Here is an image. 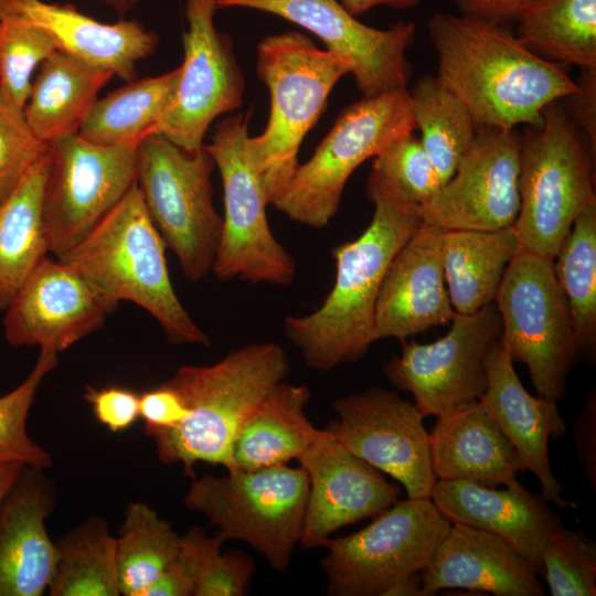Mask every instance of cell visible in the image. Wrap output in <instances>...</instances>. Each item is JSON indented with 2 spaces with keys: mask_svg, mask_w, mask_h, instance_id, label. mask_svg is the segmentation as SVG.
<instances>
[{
  "mask_svg": "<svg viewBox=\"0 0 596 596\" xmlns=\"http://www.w3.org/2000/svg\"><path fill=\"white\" fill-rule=\"evenodd\" d=\"M427 30L437 52V79L478 127H539L549 104L579 88L560 64L536 55L503 24L437 12Z\"/></svg>",
  "mask_w": 596,
  "mask_h": 596,
  "instance_id": "obj_1",
  "label": "cell"
},
{
  "mask_svg": "<svg viewBox=\"0 0 596 596\" xmlns=\"http://www.w3.org/2000/svg\"><path fill=\"white\" fill-rule=\"evenodd\" d=\"M368 194L374 204L372 221L356 240L333 248L337 274L331 291L312 313L285 319L286 338L317 371L355 362L376 341L375 305L386 269L423 224L416 206L371 175Z\"/></svg>",
  "mask_w": 596,
  "mask_h": 596,
  "instance_id": "obj_2",
  "label": "cell"
},
{
  "mask_svg": "<svg viewBox=\"0 0 596 596\" xmlns=\"http://www.w3.org/2000/svg\"><path fill=\"white\" fill-rule=\"evenodd\" d=\"M288 371L285 351L275 342L251 343L211 365L179 368L168 383L188 414L174 428L148 435L159 459L181 464L192 479L200 461L230 470L238 428Z\"/></svg>",
  "mask_w": 596,
  "mask_h": 596,
  "instance_id": "obj_3",
  "label": "cell"
},
{
  "mask_svg": "<svg viewBox=\"0 0 596 596\" xmlns=\"http://www.w3.org/2000/svg\"><path fill=\"white\" fill-rule=\"evenodd\" d=\"M164 249L135 182L62 260L113 302L131 301L148 311L171 343L210 347L173 289Z\"/></svg>",
  "mask_w": 596,
  "mask_h": 596,
  "instance_id": "obj_4",
  "label": "cell"
},
{
  "mask_svg": "<svg viewBox=\"0 0 596 596\" xmlns=\"http://www.w3.org/2000/svg\"><path fill=\"white\" fill-rule=\"evenodd\" d=\"M350 72L344 58L297 31L266 36L258 44L257 73L269 89L270 114L264 132L248 138V149L269 204L297 169L301 141L330 92Z\"/></svg>",
  "mask_w": 596,
  "mask_h": 596,
  "instance_id": "obj_5",
  "label": "cell"
},
{
  "mask_svg": "<svg viewBox=\"0 0 596 596\" xmlns=\"http://www.w3.org/2000/svg\"><path fill=\"white\" fill-rule=\"evenodd\" d=\"M520 136L519 251L554 259L575 220L596 203L592 167L573 118L553 102Z\"/></svg>",
  "mask_w": 596,
  "mask_h": 596,
  "instance_id": "obj_6",
  "label": "cell"
},
{
  "mask_svg": "<svg viewBox=\"0 0 596 596\" xmlns=\"http://www.w3.org/2000/svg\"><path fill=\"white\" fill-rule=\"evenodd\" d=\"M308 489L301 467L234 468L194 477L183 501L219 528L223 542L244 541L285 572L301 539Z\"/></svg>",
  "mask_w": 596,
  "mask_h": 596,
  "instance_id": "obj_7",
  "label": "cell"
},
{
  "mask_svg": "<svg viewBox=\"0 0 596 596\" xmlns=\"http://www.w3.org/2000/svg\"><path fill=\"white\" fill-rule=\"evenodd\" d=\"M216 168L203 146L189 152L159 134L137 148L136 182L147 212L184 277L200 281L212 272L222 231L213 205Z\"/></svg>",
  "mask_w": 596,
  "mask_h": 596,
  "instance_id": "obj_8",
  "label": "cell"
},
{
  "mask_svg": "<svg viewBox=\"0 0 596 596\" xmlns=\"http://www.w3.org/2000/svg\"><path fill=\"white\" fill-rule=\"evenodd\" d=\"M415 128L406 87L363 97L339 116L312 157L298 164L272 204L291 221L326 227L339 209L352 172Z\"/></svg>",
  "mask_w": 596,
  "mask_h": 596,
  "instance_id": "obj_9",
  "label": "cell"
},
{
  "mask_svg": "<svg viewBox=\"0 0 596 596\" xmlns=\"http://www.w3.org/2000/svg\"><path fill=\"white\" fill-rule=\"evenodd\" d=\"M248 119L233 115L216 124L204 146L220 170L224 216L212 272L220 280L289 286L296 262L275 238L268 225L269 204L248 149Z\"/></svg>",
  "mask_w": 596,
  "mask_h": 596,
  "instance_id": "obj_10",
  "label": "cell"
},
{
  "mask_svg": "<svg viewBox=\"0 0 596 596\" xmlns=\"http://www.w3.org/2000/svg\"><path fill=\"white\" fill-rule=\"evenodd\" d=\"M451 526L430 498H407L374 517L362 530L328 538L321 562L332 596H393L421 573Z\"/></svg>",
  "mask_w": 596,
  "mask_h": 596,
  "instance_id": "obj_11",
  "label": "cell"
},
{
  "mask_svg": "<svg viewBox=\"0 0 596 596\" xmlns=\"http://www.w3.org/2000/svg\"><path fill=\"white\" fill-rule=\"evenodd\" d=\"M553 262L519 251L505 268L494 304L512 361L525 364L539 396L558 402L577 350Z\"/></svg>",
  "mask_w": 596,
  "mask_h": 596,
  "instance_id": "obj_12",
  "label": "cell"
},
{
  "mask_svg": "<svg viewBox=\"0 0 596 596\" xmlns=\"http://www.w3.org/2000/svg\"><path fill=\"white\" fill-rule=\"evenodd\" d=\"M138 145H98L77 134L50 143L43 219L50 253L64 259L136 182Z\"/></svg>",
  "mask_w": 596,
  "mask_h": 596,
  "instance_id": "obj_13",
  "label": "cell"
},
{
  "mask_svg": "<svg viewBox=\"0 0 596 596\" xmlns=\"http://www.w3.org/2000/svg\"><path fill=\"white\" fill-rule=\"evenodd\" d=\"M502 337L498 308L490 302L457 313L446 336L430 343L402 342L401 355L384 365L387 381L409 392L425 416L441 417L479 401L487 387L486 358Z\"/></svg>",
  "mask_w": 596,
  "mask_h": 596,
  "instance_id": "obj_14",
  "label": "cell"
},
{
  "mask_svg": "<svg viewBox=\"0 0 596 596\" xmlns=\"http://www.w3.org/2000/svg\"><path fill=\"white\" fill-rule=\"evenodd\" d=\"M215 0H185L188 29L179 84L166 115L151 134L180 148L201 149L210 125L241 107L245 82L228 35L215 29ZM150 134V135H151Z\"/></svg>",
  "mask_w": 596,
  "mask_h": 596,
  "instance_id": "obj_15",
  "label": "cell"
},
{
  "mask_svg": "<svg viewBox=\"0 0 596 596\" xmlns=\"http://www.w3.org/2000/svg\"><path fill=\"white\" fill-rule=\"evenodd\" d=\"M327 430L350 453L397 480L407 498H430L436 482L429 436L415 404L395 391L371 387L333 403Z\"/></svg>",
  "mask_w": 596,
  "mask_h": 596,
  "instance_id": "obj_16",
  "label": "cell"
},
{
  "mask_svg": "<svg viewBox=\"0 0 596 596\" xmlns=\"http://www.w3.org/2000/svg\"><path fill=\"white\" fill-rule=\"evenodd\" d=\"M216 8L267 12L317 35L327 50L344 58L363 97H375L407 85L406 50L416 25L400 21L374 29L358 21L338 0H215Z\"/></svg>",
  "mask_w": 596,
  "mask_h": 596,
  "instance_id": "obj_17",
  "label": "cell"
},
{
  "mask_svg": "<svg viewBox=\"0 0 596 596\" xmlns=\"http://www.w3.org/2000/svg\"><path fill=\"white\" fill-rule=\"evenodd\" d=\"M520 146L514 129L478 127L454 175L417 207L423 222L475 231L513 225L520 207Z\"/></svg>",
  "mask_w": 596,
  "mask_h": 596,
  "instance_id": "obj_18",
  "label": "cell"
},
{
  "mask_svg": "<svg viewBox=\"0 0 596 596\" xmlns=\"http://www.w3.org/2000/svg\"><path fill=\"white\" fill-rule=\"evenodd\" d=\"M117 306L70 263L46 256L6 308L4 337L15 348L60 353L100 329Z\"/></svg>",
  "mask_w": 596,
  "mask_h": 596,
  "instance_id": "obj_19",
  "label": "cell"
},
{
  "mask_svg": "<svg viewBox=\"0 0 596 596\" xmlns=\"http://www.w3.org/2000/svg\"><path fill=\"white\" fill-rule=\"evenodd\" d=\"M309 480L300 542L322 546L330 535L360 520L374 518L400 497L401 487L319 429L298 459Z\"/></svg>",
  "mask_w": 596,
  "mask_h": 596,
  "instance_id": "obj_20",
  "label": "cell"
},
{
  "mask_svg": "<svg viewBox=\"0 0 596 596\" xmlns=\"http://www.w3.org/2000/svg\"><path fill=\"white\" fill-rule=\"evenodd\" d=\"M446 228L424 223L391 260L376 305L375 339L401 342L450 322L453 308L443 263Z\"/></svg>",
  "mask_w": 596,
  "mask_h": 596,
  "instance_id": "obj_21",
  "label": "cell"
},
{
  "mask_svg": "<svg viewBox=\"0 0 596 596\" xmlns=\"http://www.w3.org/2000/svg\"><path fill=\"white\" fill-rule=\"evenodd\" d=\"M487 387L479 398L488 415L513 445L525 469L541 485V494L560 508H576L562 498V485L552 472L549 459L550 438H560L566 425L557 402L531 395L522 385L502 337L486 358Z\"/></svg>",
  "mask_w": 596,
  "mask_h": 596,
  "instance_id": "obj_22",
  "label": "cell"
},
{
  "mask_svg": "<svg viewBox=\"0 0 596 596\" xmlns=\"http://www.w3.org/2000/svg\"><path fill=\"white\" fill-rule=\"evenodd\" d=\"M430 500L451 523L489 531L510 544L539 571L560 517L542 494L533 493L517 479L505 489L483 487L468 480H436Z\"/></svg>",
  "mask_w": 596,
  "mask_h": 596,
  "instance_id": "obj_23",
  "label": "cell"
},
{
  "mask_svg": "<svg viewBox=\"0 0 596 596\" xmlns=\"http://www.w3.org/2000/svg\"><path fill=\"white\" fill-rule=\"evenodd\" d=\"M538 568L500 536L451 523L433 557L421 571L425 596L466 588L496 596H543Z\"/></svg>",
  "mask_w": 596,
  "mask_h": 596,
  "instance_id": "obj_24",
  "label": "cell"
},
{
  "mask_svg": "<svg viewBox=\"0 0 596 596\" xmlns=\"http://www.w3.org/2000/svg\"><path fill=\"white\" fill-rule=\"evenodd\" d=\"M53 504L43 469L23 466L0 503V596H41L47 590L56 560L45 526Z\"/></svg>",
  "mask_w": 596,
  "mask_h": 596,
  "instance_id": "obj_25",
  "label": "cell"
},
{
  "mask_svg": "<svg viewBox=\"0 0 596 596\" xmlns=\"http://www.w3.org/2000/svg\"><path fill=\"white\" fill-rule=\"evenodd\" d=\"M14 15L43 29L56 50L132 82L137 63L153 53L158 36L136 20L99 22L71 4L0 0V17Z\"/></svg>",
  "mask_w": 596,
  "mask_h": 596,
  "instance_id": "obj_26",
  "label": "cell"
},
{
  "mask_svg": "<svg viewBox=\"0 0 596 596\" xmlns=\"http://www.w3.org/2000/svg\"><path fill=\"white\" fill-rule=\"evenodd\" d=\"M428 436L436 479L497 488L525 470L520 455L480 401L437 417Z\"/></svg>",
  "mask_w": 596,
  "mask_h": 596,
  "instance_id": "obj_27",
  "label": "cell"
},
{
  "mask_svg": "<svg viewBox=\"0 0 596 596\" xmlns=\"http://www.w3.org/2000/svg\"><path fill=\"white\" fill-rule=\"evenodd\" d=\"M309 398L306 385L284 381L277 384L238 428L231 469H257L298 460L319 430L305 414Z\"/></svg>",
  "mask_w": 596,
  "mask_h": 596,
  "instance_id": "obj_28",
  "label": "cell"
},
{
  "mask_svg": "<svg viewBox=\"0 0 596 596\" xmlns=\"http://www.w3.org/2000/svg\"><path fill=\"white\" fill-rule=\"evenodd\" d=\"M114 76L60 50L41 63L24 106L38 139L51 142L77 134L102 87Z\"/></svg>",
  "mask_w": 596,
  "mask_h": 596,
  "instance_id": "obj_29",
  "label": "cell"
},
{
  "mask_svg": "<svg viewBox=\"0 0 596 596\" xmlns=\"http://www.w3.org/2000/svg\"><path fill=\"white\" fill-rule=\"evenodd\" d=\"M519 247L513 225L494 231H445L444 273L457 313L470 315L494 301L505 268Z\"/></svg>",
  "mask_w": 596,
  "mask_h": 596,
  "instance_id": "obj_30",
  "label": "cell"
},
{
  "mask_svg": "<svg viewBox=\"0 0 596 596\" xmlns=\"http://www.w3.org/2000/svg\"><path fill=\"white\" fill-rule=\"evenodd\" d=\"M47 167L49 150L0 204V310L50 253L43 219Z\"/></svg>",
  "mask_w": 596,
  "mask_h": 596,
  "instance_id": "obj_31",
  "label": "cell"
},
{
  "mask_svg": "<svg viewBox=\"0 0 596 596\" xmlns=\"http://www.w3.org/2000/svg\"><path fill=\"white\" fill-rule=\"evenodd\" d=\"M181 68L131 82L96 100L78 135L98 145H139L152 132L174 97Z\"/></svg>",
  "mask_w": 596,
  "mask_h": 596,
  "instance_id": "obj_32",
  "label": "cell"
},
{
  "mask_svg": "<svg viewBox=\"0 0 596 596\" xmlns=\"http://www.w3.org/2000/svg\"><path fill=\"white\" fill-rule=\"evenodd\" d=\"M515 22L517 38L540 57L596 70V0H539Z\"/></svg>",
  "mask_w": 596,
  "mask_h": 596,
  "instance_id": "obj_33",
  "label": "cell"
},
{
  "mask_svg": "<svg viewBox=\"0 0 596 596\" xmlns=\"http://www.w3.org/2000/svg\"><path fill=\"white\" fill-rule=\"evenodd\" d=\"M572 319L577 359L596 360V203L574 222L554 258Z\"/></svg>",
  "mask_w": 596,
  "mask_h": 596,
  "instance_id": "obj_34",
  "label": "cell"
},
{
  "mask_svg": "<svg viewBox=\"0 0 596 596\" xmlns=\"http://www.w3.org/2000/svg\"><path fill=\"white\" fill-rule=\"evenodd\" d=\"M51 596H118L116 538L105 519L92 517L57 543Z\"/></svg>",
  "mask_w": 596,
  "mask_h": 596,
  "instance_id": "obj_35",
  "label": "cell"
},
{
  "mask_svg": "<svg viewBox=\"0 0 596 596\" xmlns=\"http://www.w3.org/2000/svg\"><path fill=\"white\" fill-rule=\"evenodd\" d=\"M409 97L421 142L443 185L473 142L478 126L466 105L437 77H422Z\"/></svg>",
  "mask_w": 596,
  "mask_h": 596,
  "instance_id": "obj_36",
  "label": "cell"
},
{
  "mask_svg": "<svg viewBox=\"0 0 596 596\" xmlns=\"http://www.w3.org/2000/svg\"><path fill=\"white\" fill-rule=\"evenodd\" d=\"M180 546L181 536L156 510L142 502L129 503L116 538L120 595L146 596Z\"/></svg>",
  "mask_w": 596,
  "mask_h": 596,
  "instance_id": "obj_37",
  "label": "cell"
},
{
  "mask_svg": "<svg viewBox=\"0 0 596 596\" xmlns=\"http://www.w3.org/2000/svg\"><path fill=\"white\" fill-rule=\"evenodd\" d=\"M57 354L40 349L39 358L25 380L0 396V465L18 462L45 469L52 466L50 454L26 432V419L43 379L56 366Z\"/></svg>",
  "mask_w": 596,
  "mask_h": 596,
  "instance_id": "obj_38",
  "label": "cell"
},
{
  "mask_svg": "<svg viewBox=\"0 0 596 596\" xmlns=\"http://www.w3.org/2000/svg\"><path fill=\"white\" fill-rule=\"evenodd\" d=\"M370 175L394 196L416 207L429 201L441 187L421 139L413 132L396 139L375 156Z\"/></svg>",
  "mask_w": 596,
  "mask_h": 596,
  "instance_id": "obj_39",
  "label": "cell"
},
{
  "mask_svg": "<svg viewBox=\"0 0 596 596\" xmlns=\"http://www.w3.org/2000/svg\"><path fill=\"white\" fill-rule=\"evenodd\" d=\"M55 50L40 26L14 15L0 17V88L24 108L34 68Z\"/></svg>",
  "mask_w": 596,
  "mask_h": 596,
  "instance_id": "obj_40",
  "label": "cell"
},
{
  "mask_svg": "<svg viewBox=\"0 0 596 596\" xmlns=\"http://www.w3.org/2000/svg\"><path fill=\"white\" fill-rule=\"evenodd\" d=\"M539 574L553 596H595V542L581 531L558 526L544 547Z\"/></svg>",
  "mask_w": 596,
  "mask_h": 596,
  "instance_id": "obj_41",
  "label": "cell"
},
{
  "mask_svg": "<svg viewBox=\"0 0 596 596\" xmlns=\"http://www.w3.org/2000/svg\"><path fill=\"white\" fill-rule=\"evenodd\" d=\"M196 553V581L193 596H244L254 572L252 560L240 551L223 554V541L210 538L203 529L190 530Z\"/></svg>",
  "mask_w": 596,
  "mask_h": 596,
  "instance_id": "obj_42",
  "label": "cell"
},
{
  "mask_svg": "<svg viewBox=\"0 0 596 596\" xmlns=\"http://www.w3.org/2000/svg\"><path fill=\"white\" fill-rule=\"evenodd\" d=\"M49 147L32 132L24 108L0 88V204Z\"/></svg>",
  "mask_w": 596,
  "mask_h": 596,
  "instance_id": "obj_43",
  "label": "cell"
},
{
  "mask_svg": "<svg viewBox=\"0 0 596 596\" xmlns=\"http://www.w3.org/2000/svg\"><path fill=\"white\" fill-rule=\"evenodd\" d=\"M84 398L96 419L113 433L128 429L139 418V394L127 387L87 385Z\"/></svg>",
  "mask_w": 596,
  "mask_h": 596,
  "instance_id": "obj_44",
  "label": "cell"
},
{
  "mask_svg": "<svg viewBox=\"0 0 596 596\" xmlns=\"http://www.w3.org/2000/svg\"><path fill=\"white\" fill-rule=\"evenodd\" d=\"M187 414L183 398L168 381L139 394V417L147 435L174 428Z\"/></svg>",
  "mask_w": 596,
  "mask_h": 596,
  "instance_id": "obj_45",
  "label": "cell"
},
{
  "mask_svg": "<svg viewBox=\"0 0 596 596\" xmlns=\"http://www.w3.org/2000/svg\"><path fill=\"white\" fill-rule=\"evenodd\" d=\"M196 581V553L190 531L181 536L177 556L164 568L146 596H193Z\"/></svg>",
  "mask_w": 596,
  "mask_h": 596,
  "instance_id": "obj_46",
  "label": "cell"
},
{
  "mask_svg": "<svg viewBox=\"0 0 596 596\" xmlns=\"http://www.w3.org/2000/svg\"><path fill=\"white\" fill-rule=\"evenodd\" d=\"M573 438L582 469L596 491V392L593 390L578 415Z\"/></svg>",
  "mask_w": 596,
  "mask_h": 596,
  "instance_id": "obj_47",
  "label": "cell"
},
{
  "mask_svg": "<svg viewBox=\"0 0 596 596\" xmlns=\"http://www.w3.org/2000/svg\"><path fill=\"white\" fill-rule=\"evenodd\" d=\"M462 15L504 24L517 19L539 0H451Z\"/></svg>",
  "mask_w": 596,
  "mask_h": 596,
  "instance_id": "obj_48",
  "label": "cell"
},
{
  "mask_svg": "<svg viewBox=\"0 0 596 596\" xmlns=\"http://www.w3.org/2000/svg\"><path fill=\"white\" fill-rule=\"evenodd\" d=\"M421 1L422 0H340V3L348 12L356 17L377 6H386L395 9H411L416 7Z\"/></svg>",
  "mask_w": 596,
  "mask_h": 596,
  "instance_id": "obj_49",
  "label": "cell"
},
{
  "mask_svg": "<svg viewBox=\"0 0 596 596\" xmlns=\"http://www.w3.org/2000/svg\"><path fill=\"white\" fill-rule=\"evenodd\" d=\"M23 465L18 462H9L0 465V503L7 492L10 490L18 476L20 475Z\"/></svg>",
  "mask_w": 596,
  "mask_h": 596,
  "instance_id": "obj_50",
  "label": "cell"
},
{
  "mask_svg": "<svg viewBox=\"0 0 596 596\" xmlns=\"http://www.w3.org/2000/svg\"><path fill=\"white\" fill-rule=\"evenodd\" d=\"M108 6L116 9L118 12L124 13L131 9L139 0H103Z\"/></svg>",
  "mask_w": 596,
  "mask_h": 596,
  "instance_id": "obj_51",
  "label": "cell"
}]
</instances>
